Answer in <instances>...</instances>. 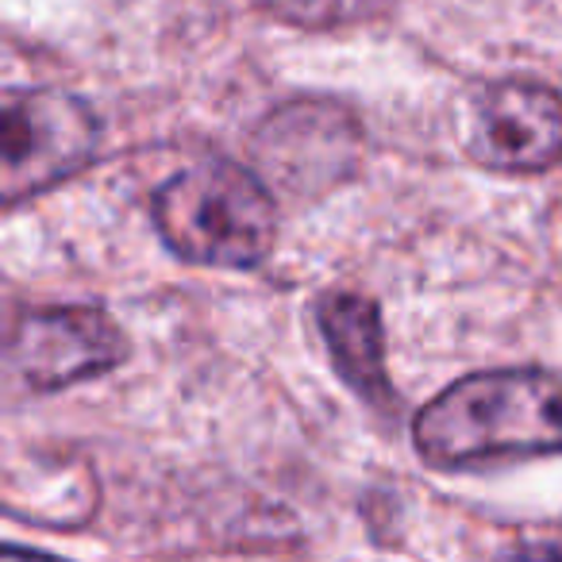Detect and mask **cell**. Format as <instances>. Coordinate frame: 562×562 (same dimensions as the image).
<instances>
[{
    "mask_svg": "<svg viewBox=\"0 0 562 562\" xmlns=\"http://www.w3.org/2000/svg\"><path fill=\"white\" fill-rule=\"evenodd\" d=\"M359 127L331 104H293L273 112L258 132V158L273 181L290 189L331 186L355 162Z\"/></svg>",
    "mask_w": 562,
    "mask_h": 562,
    "instance_id": "obj_6",
    "label": "cell"
},
{
    "mask_svg": "<svg viewBox=\"0 0 562 562\" xmlns=\"http://www.w3.org/2000/svg\"><path fill=\"white\" fill-rule=\"evenodd\" d=\"M127 339L97 308H35L9 339V378L35 393L63 390L120 367Z\"/></svg>",
    "mask_w": 562,
    "mask_h": 562,
    "instance_id": "obj_4",
    "label": "cell"
},
{
    "mask_svg": "<svg viewBox=\"0 0 562 562\" xmlns=\"http://www.w3.org/2000/svg\"><path fill=\"white\" fill-rule=\"evenodd\" d=\"M413 439L439 470L562 451V370L462 378L416 413Z\"/></svg>",
    "mask_w": 562,
    "mask_h": 562,
    "instance_id": "obj_1",
    "label": "cell"
},
{
    "mask_svg": "<svg viewBox=\"0 0 562 562\" xmlns=\"http://www.w3.org/2000/svg\"><path fill=\"white\" fill-rule=\"evenodd\" d=\"M324 344L331 351L339 378L378 408L393 405L390 370H385V336L378 305L359 293H328L316 308Z\"/></svg>",
    "mask_w": 562,
    "mask_h": 562,
    "instance_id": "obj_7",
    "label": "cell"
},
{
    "mask_svg": "<svg viewBox=\"0 0 562 562\" xmlns=\"http://www.w3.org/2000/svg\"><path fill=\"white\" fill-rule=\"evenodd\" d=\"M155 224L173 255L247 270L273 247L278 216L266 186L235 162H201L155 193Z\"/></svg>",
    "mask_w": 562,
    "mask_h": 562,
    "instance_id": "obj_2",
    "label": "cell"
},
{
    "mask_svg": "<svg viewBox=\"0 0 562 562\" xmlns=\"http://www.w3.org/2000/svg\"><path fill=\"white\" fill-rule=\"evenodd\" d=\"M93 116L58 89H9L4 93V155L0 193L16 204L47 193L93 155Z\"/></svg>",
    "mask_w": 562,
    "mask_h": 562,
    "instance_id": "obj_3",
    "label": "cell"
},
{
    "mask_svg": "<svg viewBox=\"0 0 562 562\" xmlns=\"http://www.w3.org/2000/svg\"><path fill=\"white\" fill-rule=\"evenodd\" d=\"M470 150L493 170H551L562 162V97L536 81L490 86L474 104Z\"/></svg>",
    "mask_w": 562,
    "mask_h": 562,
    "instance_id": "obj_5",
    "label": "cell"
}]
</instances>
